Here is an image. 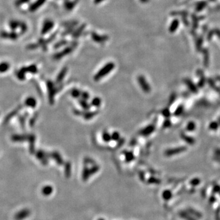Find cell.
I'll return each mask as SVG.
<instances>
[{
  "mask_svg": "<svg viewBox=\"0 0 220 220\" xmlns=\"http://www.w3.org/2000/svg\"><path fill=\"white\" fill-rule=\"evenodd\" d=\"M12 140L14 141H17V142H21L23 141H25L27 140V136L24 135H14L12 136Z\"/></svg>",
  "mask_w": 220,
  "mask_h": 220,
  "instance_id": "ffe728a7",
  "label": "cell"
},
{
  "mask_svg": "<svg viewBox=\"0 0 220 220\" xmlns=\"http://www.w3.org/2000/svg\"><path fill=\"white\" fill-rule=\"evenodd\" d=\"M85 27H86V24H83L82 25H81L79 27V28L74 32V33H73V36L74 37H79L81 35V34L82 33V32L84 31Z\"/></svg>",
  "mask_w": 220,
  "mask_h": 220,
  "instance_id": "d6986e66",
  "label": "cell"
},
{
  "mask_svg": "<svg viewBox=\"0 0 220 220\" xmlns=\"http://www.w3.org/2000/svg\"><path fill=\"white\" fill-rule=\"evenodd\" d=\"M29 215V211L27 209H23L16 214L15 218L16 220H23L27 218Z\"/></svg>",
  "mask_w": 220,
  "mask_h": 220,
  "instance_id": "52a82bcc",
  "label": "cell"
},
{
  "mask_svg": "<svg viewBox=\"0 0 220 220\" xmlns=\"http://www.w3.org/2000/svg\"><path fill=\"white\" fill-rule=\"evenodd\" d=\"M73 51V48L71 47H66L63 50L60 52L59 53H56L54 56V58L55 59H60L61 58H63V57L66 56L67 54H69L72 52Z\"/></svg>",
  "mask_w": 220,
  "mask_h": 220,
  "instance_id": "8992f818",
  "label": "cell"
},
{
  "mask_svg": "<svg viewBox=\"0 0 220 220\" xmlns=\"http://www.w3.org/2000/svg\"><path fill=\"white\" fill-rule=\"evenodd\" d=\"M163 125H164V127H168L169 125H170V122H169V120H166V121H165Z\"/></svg>",
  "mask_w": 220,
  "mask_h": 220,
  "instance_id": "7bdbcfd3",
  "label": "cell"
},
{
  "mask_svg": "<svg viewBox=\"0 0 220 220\" xmlns=\"http://www.w3.org/2000/svg\"><path fill=\"white\" fill-rule=\"evenodd\" d=\"M70 94H71V95L73 98H75V99H78V98H79L80 97H81V92L79 90V89L74 88V89H73L71 91Z\"/></svg>",
  "mask_w": 220,
  "mask_h": 220,
  "instance_id": "cb8c5ba5",
  "label": "cell"
},
{
  "mask_svg": "<svg viewBox=\"0 0 220 220\" xmlns=\"http://www.w3.org/2000/svg\"><path fill=\"white\" fill-rule=\"evenodd\" d=\"M27 72H29L32 73H36L37 71V69L36 65H31L30 66L26 67Z\"/></svg>",
  "mask_w": 220,
  "mask_h": 220,
  "instance_id": "83f0119b",
  "label": "cell"
},
{
  "mask_svg": "<svg viewBox=\"0 0 220 220\" xmlns=\"http://www.w3.org/2000/svg\"><path fill=\"white\" fill-rule=\"evenodd\" d=\"M217 124L216 123H214H214H212V124H210V128H212V129H216V128H217Z\"/></svg>",
  "mask_w": 220,
  "mask_h": 220,
  "instance_id": "f35d334b",
  "label": "cell"
},
{
  "mask_svg": "<svg viewBox=\"0 0 220 220\" xmlns=\"http://www.w3.org/2000/svg\"><path fill=\"white\" fill-rule=\"evenodd\" d=\"M10 65L7 62H3L0 64V72L3 73L6 72L8 69H9Z\"/></svg>",
  "mask_w": 220,
  "mask_h": 220,
  "instance_id": "44dd1931",
  "label": "cell"
},
{
  "mask_svg": "<svg viewBox=\"0 0 220 220\" xmlns=\"http://www.w3.org/2000/svg\"><path fill=\"white\" fill-rule=\"evenodd\" d=\"M185 150V148H178L169 149L166 151L165 154L167 156H173V155H174V154H177L180 152H182V151H184Z\"/></svg>",
  "mask_w": 220,
  "mask_h": 220,
  "instance_id": "8fae6325",
  "label": "cell"
},
{
  "mask_svg": "<svg viewBox=\"0 0 220 220\" xmlns=\"http://www.w3.org/2000/svg\"><path fill=\"white\" fill-rule=\"evenodd\" d=\"M194 127H195L194 124L193 123V122H190V123L188 125V126H187V130L191 131V130H193L194 129Z\"/></svg>",
  "mask_w": 220,
  "mask_h": 220,
  "instance_id": "8d00e7d4",
  "label": "cell"
},
{
  "mask_svg": "<svg viewBox=\"0 0 220 220\" xmlns=\"http://www.w3.org/2000/svg\"><path fill=\"white\" fill-rule=\"evenodd\" d=\"M81 98H82L83 99L87 100H88L89 99V94L88 92L85 91V92H81Z\"/></svg>",
  "mask_w": 220,
  "mask_h": 220,
  "instance_id": "836d02e7",
  "label": "cell"
},
{
  "mask_svg": "<svg viewBox=\"0 0 220 220\" xmlns=\"http://www.w3.org/2000/svg\"><path fill=\"white\" fill-rule=\"evenodd\" d=\"M155 130V127L152 125H150L148 127H145L142 130H141L140 134L143 136H148L153 133Z\"/></svg>",
  "mask_w": 220,
  "mask_h": 220,
  "instance_id": "30bf717a",
  "label": "cell"
},
{
  "mask_svg": "<svg viewBox=\"0 0 220 220\" xmlns=\"http://www.w3.org/2000/svg\"><path fill=\"white\" fill-rule=\"evenodd\" d=\"M75 6V3L73 1H70L69 0H66L65 2V7L68 11H71Z\"/></svg>",
  "mask_w": 220,
  "mask_h": 220,
  "instance_id": "d4e9b609",
  "label": "cell"
},
{
  "mask_svg": "<svg viewBox=\"0 0 220 220\" xmlns=\"http://www.w3.org/2000/svg\"><path fill=\"white\" fill-rule=\"evenodd\" d=\"M115 64L114 62H110L107 64H106L105 66L94 75V80L96 81H99L103 77L109 74V73L115 69Z\"/></svg>",
  "mask_w": 220,
  "mask_h": 220,
  "instance_id": "6da1fadb",
  "label": "cell"
},
{
  "mask_svg": "<svg viewBox=\"0 0 220 220\" xmlns=\"http://www.w3.org/2000/svg\"><path fill=\"white\" fill-rule=\"evenodd\" d=\"M138 81L144 92L148 93L150 91V86L144 76L140 75L138 77Z\"/></svg>",
  "mask_w": 220,
  "mask_h": 220,
  "instance_id": "7a4b0ae2",
  "label": "cell"
},
{
  "mask_svg": "<svg viewBox=\"0 0 220 220\" xmlns=\"http://www.w3.org/2000/svg\"><path fill=\"white\" fill-rule=\"evenodd\" d=\"M90 175L91 174L90 172H89V169L87 168H85L83 171V178H84L85 180H86Z\"/></svg>",
  "mask_w": 220,
  "mask_h": 220,
  "instance_id": "f1b7e54d",
  "label": "cell"
},
{
  "mask_svg": "<svg viewBox=\"0 0 220 220\" xmlns=\"http://www.w3.org/2000/svg\"><path fill=\"white\" fill-rule=\"evenodd\" d=\"M125 158L126 162H130L134 160L135 156L132 152H126L125 153Z\"/></svg>",
  "mask_w": 220,
  "mask_h": 220,
  "instance_id": "7402d4cb",
  "label": "cell"
},
{
  "mask_svg": "<svg viewBox=\"0 0 220 220\" xmlns=\"http://www.w3.org/2000/svg\"><path fill=\"white\" fill-rule=\"evenodd\" d=\"M20 21H19L17 20H11L9 23V26L13 30L17 29L18 27H20Z\"/></svg>",
  "mask_w": 220,
  "mask_h": 220,
  "instance_id": "484cf974",
  "label": "cell"
},
{
  "mask_svg": "<svg viewBox=\"0 0 220 220\" xmlns=\"http://www.w3.org/2000/svg\"><path fill=\"white\" fill-rule=\"evenodd\" d=\"M51 157L56 161L57 163L59 165H62L63 163V160L60 156V154L56 152H54L51 153Z\"/></svg>",
  "mask_w": 220,
  "mask_h": 220,
  "instance_id": "4fadbf2b",
  "label": "cell"
},
{
  "mask_svg": "<svg viewBox=\"0 0 220 220\" xmlns=\"http://www.w3.org/2000/svg\"><path fill=\"white\" fill-rule=\"evenodd\" d=\"M104 1H105V0H94V4H98L101 3L102 2Z\"/></svg>",
  "mask_w": 220,
  "mask_h": 220,
  "instance_id": "b9f144b4",
  "label": "cell"
},
{
  "mask_svg": "<svg viewBox=\"0 0 220 220\" xmlns=\"http://www.w3.org/2000/svg\"><path fill=\"white\" fill-rule=\"evenodd\" d=\"M99 220H105V219H99Z\"/></svg>",
  "mask_w": 220,
  "mask_h": 220,
  "instance_id": "bcb514c9",
  "label": "cell"
},
{
  "mask_svg": "<svg viewBox=\"0 0 220 220\" xmlns=\"http://www.w3.org/2000/svg\"><path fill=\"white\" fill-rule=\"evenodd\" d=\"M53 187L50 185H46L44 186L42 189V193L46 196L50 195L53 193Z\"/></svg>",
  "mask_w": 220,
  "mask_h": 220,
  "instance_id": "e0dca14e",
  "label": "cell"
},
{
  "mask_svg": "<svg viewBox=\"0 0 220 220\" xmlns=\"http://www.w3.org/2000/svg\"><path fill=\"white\" fill-rule=\"evenodd\" d=\"M70 164L69 163H67L66 164V167H65V168H66V174L67 176H69L70 175Z\"/></svg>",
  "mask_w": 220,
  "mask_h": 220,
  "instance_id": "e575fe53",
  "label": "cell"
},
{
  "mask_svg": "<svg viewBox=\"0 0 220 220\" xmlns=\"http://www.w3.org/2000/svg\"><path fill=\"white\" fill-rule=\"evenodd\" d=\"M67 43V42L66 41V40H61V41L56 43L54 45V48H59V47H61V46L64 45H66V44Z\"/></svg>",
  "mask_w": 220,
  "mask_h": 220,
  "instance_id": "d590c367",
  "label": "cell"
},
{
  "mask_svg": "<svg viewBox=\"0 0 220 220\" xmlns=\"http://www.w3.org/2000/svg\"><path fill=\"white\" fill-rule=\"evenodd\" d=\"M111 140L114 141H119L120 140V134L118 132H113L111 135Z\"/></svg>",
  "mask_w": 220,
  "mask_h": 220,
  "instance_id": "f546056e",
  "label": "cell"
},
{
  "mask_svg": "<svg viewBox=\"0 0 220 220\" xmlns=\"http://www.w3.org/2000/svg\"><path fill=\"white\" fill-rule=\"evenodd\" d=\"M74 114H75V115H79V116H80V115H83V113H81L80 111H79V110H74Z\"/></svg>",
  "mask_w": 220,
  "mask_h": 220,
  "instance_id": "ab89813d",
  "label": "cell"
},
{
  "mask_svg": "<svg viewBox=\"0 0 220 220\" xmlns=\"http://www.w3.org/2000/svg\"><path fill=\"white\" fill-rule=\"evenodd\" d=\"M99 113V111H88L83 113V116L84 119L86 120H90L92 119L94 116H95L97 114Z\"/></svg>",
  "mask_w": 220,
  "mask_h": 220,
  "instance_id": "9a60e30c",
  "label": "cell"
},
{
  "mask_svg": "<svg viewBox=\"0 0 220 220\" xmlns=\"http://www.w3.org/2000/svg\"><path fill=\"white\" fill-rule=\"evenodd\" d=\"M67 72V67H63L61 69V70L59 73L58 75L57 76V78H56V82L57 83H59L61 82V81L63 80V79L64 78V77H66Z\"/></svg>",
  "mask_w": 220,
  "mask_h": 220,
  "instance_id": "7c38bea8",
  "label": "cell"
},
{
  "mask_svg": "<svg viewBox=\"0 0 220 220\" xmlns=\"http://www.w3.org/2000/svg\"><path fill=\"white\" fill-rule=\"evenodd\" d=\"M102 103V100L99 97H94V99L91 100V105L94 106L95 107H99Z\"/></svg>",
  "mask_w": 220,
  "mask_h": 220,
  "instance_id": "603a6c76",
  "label": "cell"
},
{
  "mask_svg": "<svg viewBox=\"0 0 220 220\" xmlns=\"http://www.w3.org/2000/svg\"><path fill=\"white\" fill-rule=\"evenodd\" d=\"M29 1V0H17V1H15V5L17 6H20L23 4L28 3Z\"/></svg>",
  "mask_w": 220,
  "mask_h": 220,
  "instance_id": "d6a6232c",
  "label": "cell"
},
{
  "mask_svg": "<svg viewBox=\"0 0 220 220\" xmlns=\"http://www.w3.org/2000/svg\"><path fill=\"white\" fill-rule=\"evenodd\" d=\"M25 104L27 106H28V107H29L31 108H34L36 106L37 102L34 97H28V99L25 100Z\"/></svg>",
  "mask_w": 220,
  "mask_h": 220,
  "instance_id": "2e32d148",
  "label": "cell"
},
{
  "mask_svg": "<svg viewBox=\"0 0 220 220\" xmlns=\"http://www.w3.org/2000/svg\"><path fill=\"white\" fill-rule=\"evenodd\" d=\"M47 85V88H48V91L49 99H50V102L51 103H53L54 97L55 95V88L54 86V84L52 81H48Z\"/></svg>",
  "mask_w": 220,
  "mask_h": 220,
  "instance_id": "277c9868",
  "label": "cell"
},
{
  "mask_svg": "<svg viewBox=\"0 0 220 220\" xmlns=\"http://www.w3.org/2000/svg\"><path fill=\"white\" fill-rule=\"evenodd\" d=\"M91 37L95 42L97 43H103L108 39V37L107 36H100L95 32H91Z\"/></svg>",
  "mask_w": 220,
  "mask_h": 220,
  "instance_id": "5b68a950",
  "label": "cell"
},
{
  "mask_svg": "<svg viewBox=\"0 0 220 220\" xmlns=\"http://www.w3.org/2000/svg\"><path fill=\"white\" fill-rule=\"evenodd\" d=\"M0 36L4 39H10L11 40H16L18 38V34L16 32L12 31L7 32L6 31H2L0 33Z\"/></svg>",
  "mask_w": 220,
  "mask_h": 220,
  "instance_id": "ba28073f",
  "label": "cell"
},
{
  "mask_svg": "<svg viewBox=\"0 0 220 220\" xmlns=\"http://www.w3.org/2000/svg\"><path fill=\"white\" fill-rule=\"evenodd\" d=\"M53 27L54 22L52 20L48 19L45 20L43 23V25L41 30V34L42 35L46 34L49 31H50Z\"/></svg>",
  "mask_w": 220,
  "mask_h": 220,
  "instance_id": "3957f363",
  "label": "cell"
},
{
  "mask_svg": "<svg viewBox=\"0 0 220 220\" xmlns=\"http://www.w3.org/2000/svg\"><path fill=\"white\" fill-rule=\"evenodd\" d=\"M20 27L21 28V32H22V33H24V32H25L27 31L28 27L27 26V24L23 22H20Z\"/></svg>",
  "mask_w": 220,
  "mask_h": 220,
  "instance_id": "4dcf8cb0",
  "label": "cell"
},
{
  "mask_svg": "<svg viewBox=\"0 0 220 220\" xmlns=\"http://www.w3.org/2000/svg\"><path fill=\"white\" fill-rule=\"evenodd\" d=\"M37 44H30L28 46V48H29V49H34L36 48L37 47Z\"/></svg>",
  "mask_w": 220,
  "mask_h": 220,
  "instance_id": "74e56055",
  "label": "cell"
},
{
  "mask_svg": "<svg viewBox=\"0 0 220 220\" xmlns=\"http://www.w3.org/2000/svg\"><path fill=\"white\" fill-rule=\"evenodd\" d=\"M36 157L39 160H41L44 164L47 163V156H46V154L44 152L41 151V150L38 151L36 153Z\"/></svg>",
  "mask_w": 220,
  "mask_h": 220,
  "instance_id": "5bb4252c",
  "label": "cell"
},
{
  "mask_svg": "<svg viewBox=\"0 0 220 220\" xmlns=\"http://www.w3.org/2000/svg\"><path fill=\"white\" fill-rule=\"evenodd\" d=\"M181 113V107H179V108L177 110V111H176V115H179V114H180Z\"/></svg>",
  "mask_w": 220,
  "mask_h": 220,
  "instance_id": "ee69618b",
  "label": "cell"
},
{
  "mask_svg": "<svg viewBox=\"0 0 220 220\" xmlns=\"http://www.w3.org/2000/svg\"><path fill=\"white\" fill-rule=\"evenodd\" d=\"M99 169V166H94L92 167L90 169H89V172H90L91 174H94L95 173H97Z\"/></svg>",
  "mask_w": 220,
  "mask_h": 220,
  "instance_id": "1f68e13d",
  "label": "cell"
},
{
  "mask_svg": "<svg viewBox=\"0 0 220 220\" xmlns=\"http://www.w3.org/2000/svg\"><path fill=\"white\" fill-rule=\"evenodd\" d=\"M140 1L142 2V3H145L148 1V0H140Z\"/></svg>",
  "mask_w": 220,
  "mask_h": 220,
  "instance_id": "f6af8a7d",
  "label": "cell"
},
{
  "mask_svg": "<svg viewBox=\"0 0 220 220\" xmlns=\"http://www.w3.org/2000/svg\"><path fill=\"white\" fill-rule=\"evenodd\" d=\"M46 1V0H37L34 3H32L29 7V11L34 12L41 7Z\"/></svg>",
  "mask_w": 220,
  "mask_h": 220,
  "instance_id": "9c48e42d",
  "label": "cell"
},
{
  "mask_svg": "<svg viewBox=\"0 0 220 220\" xmlns=\"http://www.w3.org/2000/svg\"><path fill=\"white\" fill-rule=\"evenodd\" d=\"M102 139L105 142L108 143L111 140V135L107 132H104L102 134Z\"/></svg>",
  "mask_w": 220,
  "mask_h": 220,
  "instance_id": "4316f807",
  "label": "cell"
},
{
  "mask_svg": "<svg viewBox=\"0 0 220 220\" xmlns=\"http://www.w3.org/2000/svg\"><path fill=\"white\" fill-rule=\"evenodd\" d=\"M163 115H164L165 116L168 117V116H169V111H168V110H165L163 111Z\"/></svg>",
  "mask_w": 220,
  "mask_h": 220,
  "instance_id": "60d3db41",
  "label": "cell"
},
{
  "mask_svg": "<svg viewBox=\"0 0 220 220\" xmlns=\"http://www.w3.org/2000/svg\"><path fill=\"white\" fill-rule=\"evenodd\" d=\"M78 102H79V104L80 105L81 107H82L85 110H89V109H90L91 105L87 102V101L86 100L81 99H79Z\"/></svg>",
  "mask_w": 220,
  "mask_h": 220,
  "instance_id": "ac0fdd59",
  "label": "cell"
}]
</instances>
